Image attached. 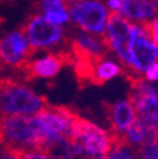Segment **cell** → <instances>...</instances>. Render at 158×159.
Returning a JSON list of instances; mask_svg holds the SVG:
<instances>
[{"instance_id": "obj_1", "label": "cell", "mask_w": 158, "mask_h": 159, "mask_svg": "<svg viewBox=\"0 0 158 159\" xmlns=\"http://www.w3.org/2000/svg\"><path fill=\"white\" fill-rule=\"evenodd\" d=\"M47 99L14 78L0 80V115H36Z\"/></svg>"}, {"instance_id": "obj_2", "label": "cell", "mask_w": 158, "mask_h": 159, "mask_svg": "<svg viewBox=\"0 0 158 159\" xmlns=\"http://www.w3.org/2000/svg\"><path fill=\"white\" fill-rule=\"evenodd\" d=\"M0 145L3 148L40 151L33 115H0Z\"/></svg>"}, {"instance_id": "obj_3", "label": "cell", "mask_w": 158, "mask_h": 159, "mask_svg": "<svg viewBox=\"0 0 158 159\" xmlns=\"http://www.w3.org/2000/svg\"><path fill=\"white\" fill-rule=\"evenodd\" d=\"M70 19L83 31L103 36L110 17V10L101 0H67Z\"/></svg>"}, {"instance_id": "obj_4", "label": "cell", "mask_w": 158, "mask_h": 159, "mask_svg": "<svg viewBox=\"0 0 158 159\" xmlns=\"http://www.w3.org/2000/svg\"><path fill=\"white\" fill-rule=\"evenodd\" d=\"M118 138L120 136H115L113 132L110 134L97 124L81 116L77 118L73 129V139L83 146L84 153L94 158L108 155L115 146Z\"/></svg>"}, {"instance_id": "obj_5", "label": "cell", "mask_w": 158, "mask_h": 159, "mask_svg": "<svg viewBox=\"0 0 158 159\" xmlns=\"http://www.w3.org/2000/svg\"><path fill=\"white\" fill-rule=\"evenodd\" d=\"M135 34V23L118 13H111L103 34L107 48L117 56L120 63L127 68L131 64V44Z\"/></svg>"}, {"instance_id": "obj_6", "label": "cell", "mask_w": 158, "mask_h": 159, "mask_svg": "<svg viewBox=\"0 0 158 159\" xmlns=\"http://www.w3.org/2000/svg\"><path fill=\"white\" fill-rule=\"evenodd\" d=\"M128 99L135 108L137 116L147 124H158V89L144 78L131 81Z\"/></svg>"}, {"instance_id": "obj_7", "label": "cell", "mask_w": 158, "mask_h": 159, "mask_svg": "<svg viewBox=\"0 0 158 159\" xmlns=\"http://www.w3.org/2000/svg\"><path fill=\"white\" fill-rule=\"evenodd\" d=\"M33 48L23 31H13L0 39V70H22L30 61Z\"/></svg>"}, {"instance_id": "obj_8", "label": "cell", "mask_w": 158, "mask_h": 159, "mask_svg": "<svg viewBox=\"0 0 158 159\" xmlns=\"http://www.w3.org/2000/svg\"><path fill=\"white\" fill-rule=\"evenodd\" d=\"M155 61H158V46L148 36L145 24L135 23V34L131 44V64L128 70L135 75H142Z\"/></svg>"}, {"instance_id": "obj_9", "label": "cell", "mask_w": 158, "mask_h": 159, "mask_svg": "<svg viewBox=\"0 0 158 159\" xmlns=\"http://www.w3.org/2000/svg\"><path fill=\"white\" fill-rule=\"evenodd\" d=\"M24 31L31 48H47L59 44L63 39L61 27L50 23L44 16H34L27 23Z\"/></svg>"}, {"instance_id": "obj_10", "label": "cell", "mask_w": 158, "mask_h": 159, "mask_svg": "<svg viewBox=\"0 0 158 159\" xmlns=\"http://www.w3.org/2000/svg\"><path fill=\"white\" fill-rule=\"evenodd\" d=\"M73 61V56L67 53H54L44 56L39 60H33L29 61L23 66L22 71H23L24 77L27 80L31 78H53L61 71V68L66 66L67 63Z\"/></svg>"}, {"instance_id": "obj_11", "label": "cell", "mask_w": 158, "mask_h": 159, "mask_svg": "<svg viewBox=\"0 0 158 159\" xmlns=\"http://www.w3.org/2000/svg\"><path fill=\"white\" fill-rule=\"evenodd\" d=\"M105 51H107V44L104 41V37L86 33V31L77 34L71 43L73 57H77V58H87L96 61L104 57Z\"/></svg>"}, {"instance_id": "obj_12", "label": "cell", "mask_w": 158, "mask_h": 159, "mask_svg": "<svg viewBox=\"0 0 158 159\" xmlns=\"http://www.w3.org/2000/svg\"><path fill=\"white\" fill-rule=\"evenodd\" d=\"M107 114L110 118L113 134L120 138L124 135V132L128 129L132 121L137 118L135 108L130 99H120L117 102L111 104L107 109Z\"/></svg>"}, {"instance_id": "obj_13", "label": "cell", "mask_w": 158, "mask_h": 159, "mask_svg": "<svg viewBox=\"0 0 158 159\" xmlns=\"http://www.w3.org/2000/svg\"><path fill=\"white\" fill-rule=\"evenodd\" d=\"M131 23L147 24L158 14L152 0H122L120 13Z\"/></svg>"}, {"instance_id": "obj_14", "label": "cell", "mask_w": 158, "mask_h": 159, "mask_svg": "<svg viewBox=\"0 0 158 159\" xmlns=\"http://www.w3.org/2000/svg\"><path fill=\"white\" fill-rule=\"evenodd\" d=\"M122 73V66L108 57H101L93 64L90 81L96 84H104L110 80L118 77Z\"/></svg>"}, {"instance_id": "obj_15", "label": "cell", "mask_w": 158, "mask_h": 159, "mask_svg": "<svg viewBox=\"0 0 158 159\" xmlns=\"http://www.w3.org/2000/svg\"><path fill=\"white\" fill-rule=\"evenodd\" d=\"M121 138L128 145H134V146L144 145L145 142H148V125L141 118L137 116Z\"/></svg>"}, {"instance_id": "obj_16", "label": "cell", "mask_w": 158, "mask_h": 159, "mask_svg": "<svg viewBox=\"0 0 158 159\" xmlns=\"http://www.w3.org/2000/svg\"><path fill=\"white\" fill-rule=\"evenodd\" d=\"M44 17L53 24H64L70 20V11L67 6H57L51 7V9L44 10Z\"/></svg>"}, {"instance_id": "obj_17", "label": "cell", "mask_w": 158, "mask_h": 159, "mask_svg": "<svg viewBox=\"0 0 158 159\" xmlns=\"http://www.w3.org/2000/svg\"><path fill=\"white\" fill-rule=\"evenodd\" d=\"M110 155L114 159H135L122 138H118V141H117L115 146L113 148V151L110 152Z\"/></svg>"}, {"instance_id": "obj_18", "label": "cell", "mask_w": 158, "mask_h": 159, "mask_svg": "<svg viewBox=\"0 0 158 159\" xmlns=\"http://www.w3.org/2000/svg\"><path fill=\"white\" fill-rule=\"evenodd\" d=\"M141 159H158V141H151L141 145Z\"/></svg>"}, {"instance_id": "obj_19", "label": "cell", "mask_w": 158, "mask_h": 159, "mask_svg": "<svg viewBox=\"0 0 158 159\" xmlns=\"http://www.w3.org/2000/svg\"><path fill=\"white\" fill-rule=\"evenodd\" d=\"M145 29H147V33L151 37V40L158 46V14L148 23L145 24Z\"/></svg>"}, {"instance_id": "obj_20", "label": "cell", "mask_w": 158, "mask_h": 159, "mask_svg": "<svg viewBox=\"0 0 158 159\" xmlns=\"http://www.w3.org/2000/svg\"><path fill=\"white\" fill-rule=\"evenodd\" d=\"M20 159H53L47 152L43 151H37V149H30V151H24L20 156Z\"/></svg>"}, {"instance_id": "obj_21", "label": "cell", "mask_w": 158, "mask_h": 159, "mask_svg": "<svg viewBox=\"0 0 158 159\" xmlns=\"http://www.w3.org/2000/svg\"><path fill=\"white\" fill-rule=\"evenodd\" d=\"M142 78L147 80L148 83H157L158 81V61L152 63L148 68L144 71L142 74Z\"/></svg>"}, {"instance_id": "obj_22", "label": "cell", "mask_w": 158, "mask_h": 159, "mask_svg": "<svg viewBox=\"0 0 158 159\" xmlns=\"http://www.w3.org/2000/svg\"><path fill=\"white\" fill-rule=\"evenodd\" d=\"M105 6L108 7L110 13H120L122 6V0H105Z\"/></svg>"}, {"instance_id": "obj_23", "label": "cell", "mask_w": 158, "mask_h": 159, "mask_svg": "<svg viewBox=\"0 0 158 159\" xmlns=\"http://www.w3.org/2000/svg\"><path fill=\"white\" fill-rule=\"evenodd\" d=\"M57 6H67V0H43V10Z\"/></svg>"}, {"instance_id": "obj_24", "label": "cell", "mask_w": 158, "mask_h": 159, "mask_svg": "<svg viewBox=\"0 0 158 159\" xmlns=\"http://www.w3.org/2000/svg\"><path fill=\"white\" fill-rule=\"evenodd\" d=\"M96 159H114L111 155H103V156H97Z\"/></svg>"}, {"instance_id": "obj_25", "label": "cell", "mask_w": 158, "mask_h": 159, "mask_svg": "<svg viewBox=\"0 0 158 159\" xmlns=\"http://www.w3.org/2000/svg\"><path fill=\"white\" fill-rule=\"evenodd\" d=\"M154 2V4H155V7H157V10H158V0H152Z\"/></svg>"}]
</instances>
